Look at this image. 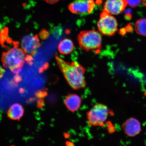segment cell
<instances>
[{"mask_svg":"<svg viewBox=\"0 0 146 146\" xmlns=\"http://www.w3.org/2000/svg\"><path fill=\"white\" fill-rule=\"evenodd\" d=\"M56 59L60 70L70 86L74 89L84 88L86 85L84 77L86 69L76 62H67L59 56Z\"/></svg>","mask_w":146,"mask_h":146,"instance_id":"1","label":"cell"},{"mask_svg":"<svg viewBox=\"0 0 146 146\" xmlns=\"http://www.w3.org/2000/svg\"><path fill=\"white\" fill-rule=\"evenodd\" d=\"M26 54L22 49L16 46L3 52L1 59L3 66L14 73H19L26 61Z\"/></svg>","mask_w":146,"mask_h":146,"instance_id":"2","label":"cell"},{"mask_svg":"<svg viewBox=\"0 0 146 146\" xmlns=\"http://www.w3.org/2000/svg\"><path fill=\"white\" fill-rule=\"evenodd\" d=\"M78 39L80 47L86 51L98 50L101 48L102 36L95 30L83 31L78 34Z\"/></svg>","mask_w":146,"mask_h":146,"instance_id":"3","label":"cell"},{"mask_svg":"<svg viewBox=\"0 0 146 146\" xmlns=\"http://www.w3.org/2000/svg\"><path fill=\"white\" fill-rule=\"evenodd\" d=\"M110 111L106 106L98 104L94 105L87 113L89 125L92 126H103Z\"/></svg>","mask_w":146,"mask_h":146,"instance_id":"4","label":"cell"},{"mask_svg":"<svg viewBox=\"0 0 146 146\" xmlns=\"http://www.w3.org/2000/svg\"><path fill=\"white\" fill-rule=\"evenodd\" d=\"M98 27L100 32L104 35L113 36L117 30V22L111 14L104 10L100 14Z\"/></svg>","mask_w":146,"mask_h":146,"instance_id":"5","label":"cell"},{"mask_svg":"<svg viewBox=\"0 0 146 146\" xmlns=\"http://www.w3.org/2000/svg\"><path fill=\"white\" fill-rule=\"evenodd\" d=\"M95 7L94 0H75L69 5V9L73 13L86 15L92 13Z\"/></svg>","mask_w":146,"mask_h":146,"instance_id":"6","label":"cell"},{"mask_svg":"<svg viewBox=\"0 0 146 146\" xmlns=\"http://www.w3.org/2000/svg\"><path fill=\"white\" fill-rule=\"evenodd\" d=\"M40 45V42L37 35H29L25 36L22 40V49L26 54L30 55L35 54L36 50Z\"/></svg>","mask_w":146,"mask_h":146,"instance_id":"7","label":"cell"},{"mask_svg":"<svg viewBox=\"0 0 146 146\" xmlns=\"http://www.w3.org/2000/svg\"><path fill=\"white\" fill-rule=\"evenodd\" d=\"M127 4L126 0H106L104 10L111 15H117L125 10Z\"/></svg>","mask_w":146,"mask_h":146,"instance_id":"8","label":"cell"},{"mask_svg":"<svg viewBox=\"0 0 146 146\" xmlns=\"http://www.w3.org/2000/svg\"><path fill=\"white\" fill-rule=\"evenodd\" d=\"M125 134L130 137L135 136L141 132V124L136 119L131 117L128 119L122 125Z\"/></svg>","mask_w":146,"mask_h":146,"instance_id":"9","label":"cell"},{"mask_svg":"<svg viewBox=\"0 0 146 146\" xmlns=\"http://www.w3.org/2000/svg\"><path fill=\"white\" fill-rule=\"evenodd\" d=\"M66 107L72 112L77 111L81 106V98L75 94H70L67 95L64 100Z\"/></svg>","mask_w":146,"mask_h":146,"instance_id":"10","label":"cell"},{"mask_svg":"<svg viewBox=\"0 0 146 146\" xmlns=\"http://www.w3.org/2000/svg\"><path fill=\"white\" fill-rule=\"evenodd\" d=\"M24 113V109L23 106L18 103H15L10 107L7 112V116L11 119L19 120Z\"/></svg>","mask_w":146,"mask_h":146,"instance_id":"11","label":"cell"},{"mask_svg":"<svg viewBox=\"0 0 146 146\" xmlns=\"http://www.w3.org/2000/svg\"><path fill=\"white\" fill-rule=\"evenodd\" d=\"M74 48V43L69 39H64L60 42L58 45V50L60 54H69L72 52Z\"/></svg>","mask_w":146,"mask_h":146,"instance_id":"12","label":"cell"},{"mask_svg":"<svg viewBox=\"0 0 146 146\" xmlns=\"http://www.w3.org/2000/svg\"><path fill=\"white\" fill-rule=\"evenodd\" d=\"M135 30L140 35L146 36V19L142 18L137 21L135 24Z\"/></svg>","mask_w":146,"mask_h":146,"instance_id":"13","label":"cell"},{"mask_svg":"<svg viewBox=\"0 0 146 146\" xmlns=\"http://www.w3.org/2000/svg\"><path fill=\"white\" fill-rule=\"evenodd\" d=\"M127 4L132 8L137 7L142 3L141 0H126Z\"/></svg>","mask_w":146,"mask_h":146,"instance_id":"14","label":"cell"},{"mask_svg":"<svg viewBox=\"0 0 146 146\" xmlns=\"http://www.w3.org/2000/svg\"><path fill=\"white\" fill-rule=\"evenodd\" d=\"M46 2L50 4H54L58 1H59V0H44Z\"/></svg>","mask_w":146,"mask_h":146,"instance_id":"15","label":"cell"},{"mask_svg":"<svg viewBox=\"0 0 146 146\" xmlns=\"http://www.w3.org/2000/svg\"><path fill=\"white\" fill-rule=\"evenodd\" d=\"M142 3L146 7V0H141Z\"/></svg>","mask_w":146,"mask_h":146,"instance_id":"16","label":"cell"}]
</instances>
